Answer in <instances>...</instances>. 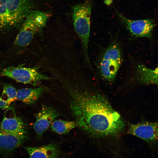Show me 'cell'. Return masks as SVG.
<instances>
[{
  "label": "cell",
  "mask_w": 158,
  "mask_h": 158,
  "mask_svg": "<svg viewBox=\"0 0 158 158\" xmlns=\"http://www.w3.org/2000/svg\"><path fill=\"white\" fill-rule=\"evenodd\" d=\"M1 75L24 84L36 85L40 81L51 78L40 73L36 68H27L22 65L11 66L3 69Z\"/></svg>",
  "instance_id": "cell-5"
},
{
  "label": "cell",
  "mask_w": 158,
  "mask_h": 158,
  "mask_svg": "<svg viewBox=\"0 0 158 158\" xmlns=\"http://www.w3.org/2000/svg\"><path fill=\"white\" fill-rule=\"evenodd\" d=\"M127 133L142 140L150 146L158 145V122L145 121L130 124Z\"/></svg>",
  "instance_id": "cell-7"
},
{
  "label": "cell",
  "mask_w": 158,
  "mask_h": 158,
  "mask_svg": "<svg viewBox=\"0 0 158 158\" xmlns=\"http://www.w3.org/2000/svg\"><path fill=\"white\" fill-rule=\"evenodd\" d=\"M44 90L40 87L36 88H25L17 91V99L26 104L32 105L37 100Z\"/></svg>",
  "instance_id": "cell-14"
},
{
  "label": "cell",
  "mask_w": 158,
  "mask_h": 158,
  "mask_svg": "<svg viewBox=\"0 0 158 158\" xmlns=\"http://www.w3.org/2000/svg\"><path fill=\"white\" fill-rule=\"evenodd\" d=\"M17 91L11 85L6 83L3 84V92L0 97L6 101L8 105L17 99Z\"/></svg>",
  "instance_id": "cell-16"
},
{
  "label": "cell",
  "mask_w": 158,
  "mask_h": 158,
  "mask_svg": "<svg viewBox=\"0 0 158 158\" xmlns=\"http://www.w3.org/2000/svg\"><path fill=\"white\" fill-rule=\"evenodd\" d=\"M129 75L131 80L138 84L158 86V67L152 69L140 64L135 65Z\"/></svg>",
  "instance_id": "cell-12"
},
{
  "label": "cell",
  "mask_w": 158,
  "mask_h": 158,
  "mask_svg": "<svg viewBox=\"0 0 158 158\" xmlns=\"http://www.w3.org/2000/svg\"><path fill=\"white\" fill-rule=\"evenodd\" d=\"M49 15L39 10H33L27 17L15 41V44L20 47L30 44L35 34L45 26Z\"/></svg>",
  "instance_id": "cell-4"
},
{
  "label": "cell",
  "mask_w": 158,
  "mask_h": 158,
  "mask_svg": "<svg viewBox=\"0 0 158 158\" xmlns=\"http://www.w3.org/2000/svg\"><path fill=\"white\" fill-rule=\"evenodd\" d=\"M28 138V133H6L0 130V154L8 158Z\"/></svg>",
  "instance_id": "cell-9"
},
{
  "label": "cell",
  "mask_w": 158,
  "mask_h": 158,
  "mask_svg": "<svg viewBox=\"0 0 158 158\" xmlns=\"http://www.w3.org/2000/svg\"><path fill=\"white\" fill-rule=\"evenodd\" d=\"M77 126L75 122L61 120H54L51 124L52 130L59 134L67 133Z\"/></svg>",
  "instance_id": "cell-15"
},
{
  "label": "cell",
  "mask_w": 158,
  "mask_h": 158,
  "mask_svg": "<svg viewBox=\"0 0 158 158\" xmlns=\"http://www.w3.org/2000/svg\"><path fill=\"white\" fill-rule=\"evenodd\" d=\"M9 28L17 27L33 10L32 0H6Z\"/></svg>",
  "instance_id": "cell-8"
},
{
  "label": "cell",
  "mask_w": 158,
  "mask_h": 158,
  "mask_svg": "<svg viewBox=\"0 0 158 158\" xmlns=\"http://www.w3.org/2000/svg\"><path fill=\"white\" fill-rule=\"evenodd\" d=\"M121 23L133 39L139 37H152V31L155 26L154 21L152 19L132 20L129 19L116 12Z\"/></svg>",
  "instance_id": "cell-6"
},
{
  "label": "cell",
  "mask_w": 158,
  "mask_h": 158,
  "mask_svg": "<svg viewBox=\"0 0 158 158\" xmlns=\"http://www.w3.org/2000/svg\"><path fill=\"white\" fill-rule=\"evenodd\" d=\"M92 7L91 3L89 0L72 7L74 26L81 41L84 59L90 69L93 68L88 53Z\"/></svg>",
  "instance_id": "cell-3"
},
{
  "label": "cell",
  "mask_w": 158,
  "mask_h": 158,
  "mask_svg": "<svg viewBox=\"0 0 158 158\" xmlns=\"http://www.w3.org/2000/svg\"><path fill=\"white\" fill-rule=\"evenodd\" d=\"M71 97L70 109L77 126L91 137L113 138L123 133L124 121L103 95L75 91L72 93Z\"/></svg>",
  "instance_id": "cell-1"
},
{
  "label": "cell",
  "mask_w": 158,
  "mask_h": 158,
  "mask_svg": "<svg viewBox=\"0 0 158 158\" xmlns=\"http://www.w3.org/2000/svg\"><path fill=\"white\" fill-rule=\"evenodd\" d=\"M9 28L6 0H0V30Z\"/></svg>",
  "instance_id": "cell-17"
},
{
  "label": "cell",
  "mask_w": 158,
  "mask_h": 158,
  "mask_svg": "<svg viewBox=\"0 0 158 158\" xmlns=\"http://www.w3.org/2000/svg\"><path fill=\"white\" fill-rule=\"evenodd\" d=\"M59 115L54 108L44 105L35 115V121L33 128L37 135L41 136Z\"/></svg>",
  "instance_id": "cell-11"
},
{
  "label": "cell",
  "mask_w": 158,
  "mask_h": 158,
  "mask_svg": "<svg viewBox=\"0 0 158 158\" xmlns=\"http://www.w3.org/2000/svg\"><path fill=\"white\" fill-rule=\"evenodd\" d=\"M9 107L7 102L0 97V109H4Z\"/></svg>",
  "instance_id": "cell-18"
},
{
  "label": "cell",
  "mask_w": 158,
  "mask_h": 158,
  "mask_svg": "<svg viewBox=\"0 0 158 158\" xmlns=\"http://www.w3.org/2000/svg\"><path fill=\"white\" fill-rule=\"evenodd\" d=\"M30 158H58L61 151L58 145L51 143L39 147H25Z\"/></svg>",
  "instance_id": "cell-13"
},
{
  "label": "cell",
  "mask_w": 158,
  "mask_h": 158,
  "mask_svg": "<svg viewBox=\"0 0 158 158\" xmlns=\"http://www.w3.org/2000/svg\"><path fill=\"white\" fill-rule=\"evenodd\" d=\"M121 45L117 37L99 52L95 61L96 75L102 80L112 83L116 80L123 61Z\"/></svg>",
  "instance_id": "cell-2"
},
{
  "label": "cell",
  "mask_w": 158,
  "mask_h": 158,
  "mask_svg": "<svg viewBox=\"0 0 158 158\" xmlns=\"http://www.w3.org/2000/svg\"><path fill=\"white\" fill-rule=\"evenodd\" d=\"M0 130L6 133H28L23 120L16 114L14 108L9 107L0 122Z\"/></svg>",
  "instance_id": "cell-10"
}]
</instances>
